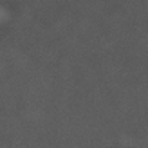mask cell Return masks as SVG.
I'll use <instances>...</instances> for the list:
<instances>
[]
</instances>
